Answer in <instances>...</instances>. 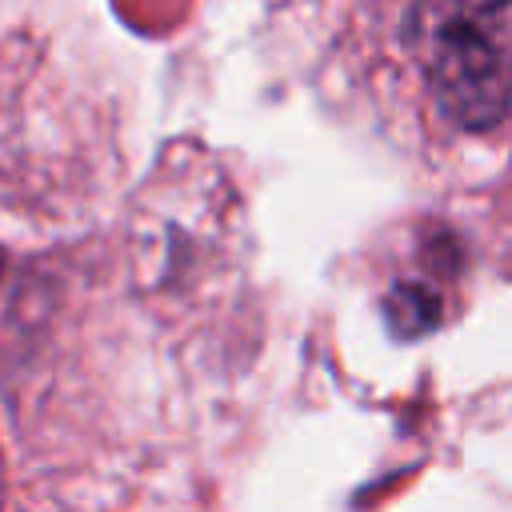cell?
I'll use <instances>...</instances> for the list:
<instances>
[{
  "label": "cell",
  "mask_w": 512,
  "mask_h": 512,
  "mask_svg": "<svg viewBox=\"0 0 512 512\" xmlns=\"http://www.w3.org/2000/svg\"><path fill=\"white\" fill-rule=\"evenodd\" d=\"M384 320L396 340H420L444 320V296L428 280H396L384 296Z\"/></svg>",
  "instance_id": "7a4b0ae2"
},
{
  "label": "cell",
  "mask_w": 512,
  "mask_h": 512,
  "mask_svg": "<svg viewBox=\"0 0 512 512\" xmlns=\"http://www.w3.org/2000/svg\"><path fill=\"white\" fill-rule=\"evenodd\" d=\"M0 264H4V256H0Z\"/></svg>",
  "instance_id": "3957f363"
},
{
  "label": "cell",
  "mask_w": 512,
  "mask_h": 512,
  "mask_svg": "<svg viewBox=\"0 0 512 512\" xmlns=\"http://www.w3.org/2000/svg\"><path fill=\"white\" fill-rule=\"evenodd\" d=\"M400 36L444 120L464 132L504 124L512 0H412Z\"/></svg>",
  "instance_id": "6da1fadb"
}]
</instances>
